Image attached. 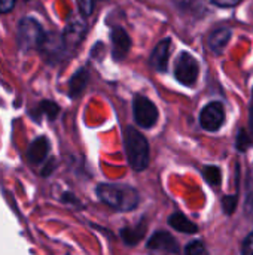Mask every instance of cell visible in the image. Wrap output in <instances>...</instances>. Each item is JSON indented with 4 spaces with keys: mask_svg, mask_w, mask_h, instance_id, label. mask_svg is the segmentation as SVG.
Segmentation results:
<instances>
[{
    "mask_svg": "<svg viewBox=\"0 0 253 255\" xmlns=\"http://www.w3.org/2000/svg\"><path fill=\"white\" fill-rule=\"evenodd\" d=\"M212 1L221 7H233V6H237L242 0H212Z\"/></svg>",
    "mask_w": 253,
    "mask_h": 255,
    "instance_id": "cell-24",
    "label": "cell"
},
{
    "mask_svg": "<svg viewBox=\"0 0 253 255\" xmlns=\"http://www.w3.org/2000/svg\"><path fill=\"white\" fill-rule=\"evenodd\" d=\"M225 123V108L221 102L206 105L200 114V124L207 131H218Z\"/></svg>",
    "mask_w": 253,
    "mask_h": 255,
    "instance_id": "cell-6",
    "label": "cell"
},
{
    "mask_svg": "<svg viewBox=\"0 0 253 255\" xmlns=\"http://www.w3.org/2000/svg\"><path fill=\"white\" fill-rule=\"evenodd\" d=\"M231 34H233V31L228 27H219V28L213 30L209 34V40H207L209 48L215 54H222V51L225 49V46L228 45V42L231 39Z\"/></svg>",
    "mask_w": 253,
    "mask_h": 255,
    "instance_id": "cell-10",
    "label": "cell"
},
{
    "mask_svg": "<svg viewBox=\"0 0 253 255\" xmlns=\"http://www.w3.org/2000/svg\"><path fill=\"white\" fill-rule=\"evenodd\" d=\"M148 248L154 251H164V253H179V245L176 239L167 233V232H157L149 241H148Z\"/></svg>",
    "mask_w": 253,
    "mask_h": 255,
    "instance_id": "cell-8",
    "label": "cell"
},
{
    "mask_svg": "<svg viewBox=\"0 0 253 255\" xmlns=\"http://www.w3.org/2000/svg\"><path fill=\"white\" fill-rule=\"evenodd\" d=\"M198 73H200V64H198L197 58L192 57L189 52L182 51L179 54V57L176 58V64H174L176 79L182 85L192 87V85H195V82L198 79Z\"/></svg>",
    "mask_w": 253,
    "mask_h": 255,
    "instance_id": "cell-4",
    "label": "cell"
},
{
    "mask_svg": "<svg viewBox=\"0 0 253 255\" xmlns=\"http://www.w3.org/2000/svg\"><path fill=\"white\" fill-rule=\"evenodd\" d=\"M58 112H60L58 105H57V103H54V102H49V100L42 102V103H40V106H39V114L46 115L49 120H54V118L58 115Z\"/></svg>",
    "mask_w": 253,
    "mask_h": 255,
    "instance_id": "cell-17",
    "label": "cell"
},
{
    "mask_svg": "<svg viewBox=\"0 0 253 255\" xmlns=\"http://www.w3.org/2000/svg\"><path fill=\"white\" fill-rule=\"evenodd\" d=\"M134 111V120L136 124L145 128L154 127V124L158 121V109L157 106L145 96H137L133 105Z\"/></svg>",
    "mask_w": 253,
    "mask_h": 255,
    "instance_id": "cell-5",
    "label": "cell"
},
{
    "mask_svg": "<svg viewBox=\"0 0 253 255\" xmlns=\"http://www.w3.org/2000/svg\"><path fill=\"white\" fill-rule=\"evenodd\" d=\"M48 151H49V143L46 140V137H37L28 148L27 151V158L30 160V163L33 164H37V163H42L46 155H48Z\"/></svg>",
    "mask_w": 253,
    "mask_h": 255,
    "instance_id": "cell-11",
    "label": "cell"
},
{
    "mask_svg": "<svg viewBox=\"0 0 253 255\" xmlns=\"http://www.w3.org/2000/svg\"><path fill=\"white\" fill-rule=\"evenodd\" d=\"M239 151H246L251 145H252V139L251 136L245 131V130H240L239 131V136H237V142H236Z\"/></svg>",
    "mask_w": 253,
    "mask_h": 255,
    "instance_id": "cell-19",
    "label": "cell"
},
{
    "mask_svg": "<svg viewBox=\"0 0 253 255\" xmlns=\"http://www.w3.org/2000/svg\"><path fill=\"white\" fill-rule=\"evenodd\" d=\"M112 45H113V57L116 60H121L127 55V52L131 48V40L127 31L121 27L113 28L112 31Z\"/></svg>",
    "mask_w": 253,
    "mask_h": 255,
    "instance_id": "cell-9",
    "label": "cell"
},
{
    "mask_svg": "<svg viewBox=\"0 0 253 255\" xmlns=\"http://www.w3.org/2000/svg\"><path fill=\"white\" fill-rule=\"evenodd\" d=\"M15 0H0V13H7L13 9Z\"/></svg>",
    "mask_w": 253,
    "mask_h": 255,
    "instance_id": "cell-23",
    "label": "cell"
},
{
    "mask_svg": "<svg viewBox=\"0 0 253 255\" xmlns=\"http://www.w3.org/2000/svg\"><path fill=\"white\" fill-rule=\"evenodd\" d=\"M170 46H171V40L163 39L152 51L149 63L151 66L158 70V72H166L167 70V64H169V57H170Z\"/></svg>",
    "mask_w": 253,
    "mask_h": 255,
    "instance_id": "cell-7",
    "label": "cell"
},
{
    "mask_svg": "<svg viewBox=\"0 0 253 255\" xmlns=\"http://www.w3.org/2000/svg\"><path fill=\"white\" fill-rule=\"evenodd\" d=\"M84 31H85V25L81 22V21H73L72 24H69L64 30V36H63V40H64V45L67 48H75L82 36H84Z\"/></svg>",
    "mask_w": 253,
    "mask_h": 255,
    "instance_id": "cell-12",
    "label": "cell"
},
{
    "mask_svg": "<svg viewBox=\"0 0 253 255\" xmlns=\"http://www.w3.org/2000/svg\"><path fill=\"white\" fill-rule=\"evenodd\" d=\"M249 124H251V127H252V130H253V106L251 108V115H249Z\"/></svg>",
    "mask_w": 253,
    "mask_h": 255,
    "instance_id": "cell-25",
    "label": "cell"
},
{
    "mask_svg": "<svg viewBox=\"0 0 253 255\" xmlns=\"http://www.w3.org/2000/svg\"><path fill=\"white\" fill-rule=\"evenodd\" d=\"M124 143L128 163L136 172H142L149 164V143L146 137L136 128L127 127L124 133Z\"/></svg>",
    "mask_w": 253,
    "mask_h": 255,
    "instance_id": "cell-2",
    "label": "cell"
},
{
    "mask_svg": "<svg viewBox=\"0 0 253 255\" xmlns=\"http://www.w3.org/2000/svg\"><path fill=\"white\" fill-rule=\"evenodd\" d=\"M169 224H170L174 230H177V232H180V233L194 235V233L198 232V227H197L191 220H188L183 214H180V212H176V214L170 215Z\"/></svg>",
    "mask_w": 253,
    "mask_h": 255,
    "instance_id": "cell-13",
    "label": "cell"
},
{
    "mask_svg": "<svg viewBox=\"0 0 253 255\" xmlns=\"http://www.w3.org/2000/svg\"><path fill=\"white\" fill-rule=\"evenodd\" d=\"M86 82H88V72L85 69L78 70L73 75L72 81H70V96L72 97H79L84 93V90L86 87Z\"/></svg>",
    "mask_w": 253,
    "mask_h": 255,
    "instance_id": "cell-14",
    "label": "cell"
},
{
    "mask_svg": "<svg viewBox=\"0 0 253 255\" xmlns=\"http://www.w3.org/2000/svg\"><path fill=\"white\" fill-rule=\"evenodd\" d=\"M243 254L253 255V233H251L243 242Z\"/></svg>",
    "mask_w": 253,
    "mask_h": 255,
    "instance_id": "cell-22",
    "label": "cell"
},
{
    "mask_svg": "<svg viewBox=\"0 0 253 255\" xmlns=\"http://www.w3.org/2000/svg\"><path fill=\"white\" fill-rule=\"evenodd\" d=\"M237 194H231V196H225L224 199H222V208H224V211H225V214L227 215H231V214H234V211H236V206H237Z\"/></svg>",
    "mask_w": 253,
    "mask_h": 255,
    "instance_id": "cell-18",
    "label": "cell"
},
{
    "mask_svg": "<svg viewBox=\"0 0 253 255\" xmlns=\"http://www.w3.org/2000/svg\"><path fill=\"white\" fill-rule=\"evenodd\" d=\"M95 193L104 205L121 212L133 211L140 200L137 190L124 184H100Z\"/></svg>",
    "mask_w": 253,
    "mask_h": 255,
    "instance_id": "cell-1",
    "label": "cell"
},
{
    "mask_svg": "<svg viewBox=\"0 0 253 255\" xmlns=\"http://www.w3.org/2000/svg\"><path fill=\"white\" fill-rule=\"evenodd\" d=\"M79 10L84 16H89L94 12V6H95V0H76Z\"/></svg>",
    "mask_w": 253,
    "mask_h": 255,
    "instance_id": "cell-20",
    "label": "cell"
},
{
    "mask_svg": "<svg viewBox=\"0 0 253 255\" xmlns=\"http://www.w3.org/2000/svg\"><path fill=\"white\" fill-rule=\"evenodd\" d=\"M45 33L42 25L33 19V18H24L19 25H18V45L21 46V49L24 51H30V49H36L40 48L42 42H43Z\"/></svg>",
    "mask_w": 253,
    "mask_h": 255,
    "instance_id": "cell-3",
    "label": "cell"
},
{
    "mask_svg": "<svg viewBox=\"0 0 253 255\" xmlns=\"http://www.w3.org/2000/svg\"><path fill=\"white\" fill-rule=\"evenodd\" d=\"M185 253L189 255H201L206 254V248H204V244H203V242L194 241V242H191V244L185 248Z\"/></svg>",
    "mask_w": 253,
    "mask_h": 255,
    "instance_id": "cell-21",
    "label": "cell"
},
{
    "mask_svg": "<svg viewBox=\"0 0 253 255\" xmlns=\"http://www.w3.org/2000/svg\"><path fill=\"white\" fill-rule=\"evenodd\" d=\"M203 176L204 179L210 184V185H219L221 179H222V173L221 169L216 166H206L203 170Z\"/></svg>",
    "mask_w": 253,
    "mask_h": 255,
    "instance_id": "cell-15",
    "label": "cell"
},
{
    "mask_svg": "<svg viewBox=\"0 0 253 255\" xmlns=\"http://www.w3.org/2000/svg\"><path fill=\"white\" fill-rule=\"evenodd\" d=\"M143 232L145 230L142 227H139V229H125V230H122V239H124V242L127 245H136L142 239Z\"/></svg>",
    "mask_w": 253,
    "mask_h": 255,
    "instance_id": "cell-16",
    "label": "cell"
}]
</instances>
